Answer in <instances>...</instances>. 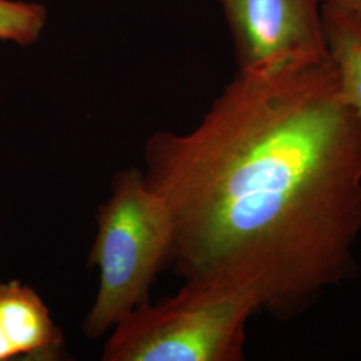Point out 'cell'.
Here are the masks:
<instances>
[{
    "mask_svg": "<svg viewBox=\"0 0 361 361\" xmlns=\"http://www.w3.org/2000/svg\"><path fill=\"white\" fill-rule=\"evenodd\" d=\"M186 281L231 285L290 319L353 271L361 234V118L328 54L250 70L188 134L145 147Z\"/></svg>",
    "mask_w": 361,
    "mask_h": 361,
    "instance_id": "6da1fadb",
    "label": "cell"
},
{
    "mask_svg": "<svg viewBox=\"0 0 361 361\" xmlns=\"http://www.w3.org/2000/svg\"><path fill=\"white\" fill-rule=\"evenodd\" d=\"M97 222L89 262L98 268L99 288L85 322L91 338L149 301L150 285L169 262L173 238L166 207L137 168L114 177Z\"/></svg>",
    "mask_w": 361,
    "mask_h": 361,
    "instance_id": "7a4b0ae2",
    "label": "cell"
},
{
    "mask_svg": "<svg viewBox=\"0 0 361 361\" xmlns=\"http://www.w3.org/2000/svg\"><path fill=\"white\" fill-rule=\"evenodd\" d=\"M253 296L231 285L186 281L177 295L133 310L104 344V361H240Z\"/></svg>",
    "mask_w": 361,
    "mask_h": 361,
    "instance_id": "3957f363",
    "label": "cell"
},
{
    "mask_svg": "<svg viewBox=\"0 0 361 361\" xmlns=\"http://www.w3.org/2000/svg\"><path fill=\"white\" fill-rule=\"evenodd\" d=\"M240 70L328 54L322 0H221Z\"/></svg>",
    "mask_w": 361,
    "mask_h": 361,
    "instance_id": "277c9868",
    "label": "cell"
},
{
    "mask_svg": "<svg viewBox=\"0 0 361 361\" xmlns=\"http://www.w3.org/2000/svg\"><path fill=\"white\" fill-rule=\"evenodd\" d=\"M65 338L38 293L18 280L0 284V361H55Z\"/></svg>",
    "mask_w": 361,
    "mask_h": 361,
    "instance_id": "5b68a950",
    "label": "cell"
},
{
    "mask_svg": "<svg viewBox=\"0 0 361 361\" xmlns=\"http://www.w3.org/2000/svg\"><path fill=\"white\" fill-rule=\"evenodd\" d=\"M323 27L341 92L361 118V18L323 4Z\"/></svg>",
    "mask_w": 361,
    "mask_h": 361,
    "instance_id": "8992f818",
    "label": "cell"
},
{
    "mask_svg": "<svg viewBox=\"0 0 361 361\" xmlns=\"http://www.w3.org/2000/svg\"><path fill=\"white\" fill-rule=\"evenodd\" d=\"M46 23V8L37 3L0 0V39L32 44Z\"/></svg>",
    "mask_w": 361,
    "mask_h": 361,
    "instance_id": "52a82bcc",
    "label": "cell"
},
{
    "mask_svg": "<svg viewBox=\"0 0 361 361\" xmlns=\"http://www.w3.org/2000/svg\"><path fill=\"white\" fill-rule=\"evenodd\" d=\"M322 3L361 18V0H322Z\"/></svg>",
    "mask_w": 361,
    "mask_h": 361,
    "instance_id": "ba28073f",
    "label": "cell"
}]
</instances>
